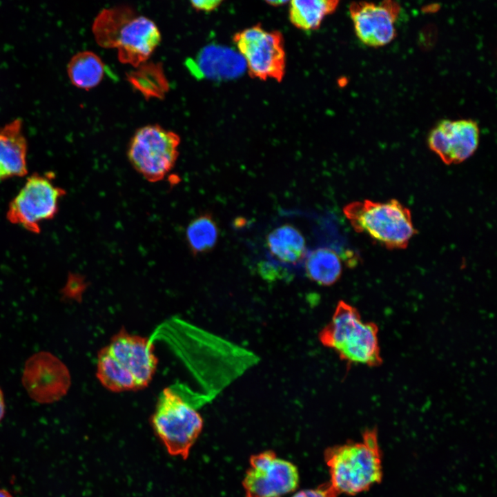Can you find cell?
Here are the masks:
<instances>
[{"mask_svg": "<svg viewBox=\"0 0 497 497\" xmlns=\"http://www.w3.org/2000/svg\"><path fill=\"white\" fill-rule=\"evenodd\" d=\"M219 237L217 224L210 213H204L190 222L186 231L188 248L193 255L208 253Z\"/></svg>", "mask_w": 497, "mask_h": 497, "instance_id": "20", "label": "cell"}, {"mask_svg": "<svg viewBox=\"0 0 497 497\" xmlns=\"http://www.w3.org/2000/svg\"><path fill=\"white\" fill-rule=\"evenodd\" d=\"M480 129L471 119H442L430 130L427 144L447 165L460 164L469 159L478 148Z\"/></svg>", "mask_w": 497, "mask_h": 497, "instance_id": "11", "label": "cell"}, {"mask_svg": "<svg viewBox=\"0 0 497 497\" xmlns=\"http://www.w3.org/2000/svg\"><path fill=\"white\" fill-rule=\"evenodd\" d=\"M22 124L17 118L0 128V179L27 173L28 145Z\"/></svg>", "mask_w": 497, "mask_h": 497, "instance_id": "15", "label": "cell"}, {"mask_svg": "<svg viewBox=\"0 0 497 497\" xmlns=\"http://www.w3.org/2000/svg\"><path fill=\"white\" fill-rule=\"evenodd\" d=\"M324 458L329 483L338 494L355 495L381 479L380 454L374 433H365L361 442L329 447Z\"/></svg>", "mask_w": 497, "mask_h": 497, "instance_id": "3", "label": "cell"}, {"mask_svg": "<svg viewBox=\"0 0 497 497\" xmlns=\"http://www.w3.org/2000/svg\"><path fill=\"white\" fill-rule=\"evenodd\" d=\"M161 41L155 23L144 16L125 18L110 47L117 48L121 62L137 66L152 55Z\"/></svg>", "mask_w": 497, "mask_h": 497, "instance_id": "13", "label": "cell"}, {"mask_svg": "<svg viewBox=\"0 0 497 497\" xmlns=\"http://www.w3.org/2000/svg\"><path fill=\"white\" fill-rule=\"evenodd\" d=\"M0 497H12V496L5 489H0Z\"/></svg>", "mask_w": 497, "mask_h": 497, "instance_id": "25", "label": "cell"}, {"mask_svg": "<svg viewBox=\"0 0 497 497\" xmlns=\"http://www.w3.org/2000/svg\"><path fill=\"white\" fill-rule=\"evenodd\" d=\"M266 3L273 6H282L289 2L286 1H267Z\"/></svg>", "mask_w": 497, "mask_h": 497, "instance_id": "24", "label": "cell"}, {"mask_svg": "<svg viewBox=\"0 0 497 497\" xmlns=\"http://www.w3.org/2000/svg\"><path fill=\"white\" fill-rule=\"evenodd\" d=\"M237 55L226 48L209 45L202 49L194 59L188 61L187 66L199 77L227 79L237 75Z\"/></svg>", "mask_w": 497, "mask_h": 497, "instance_id": "16", "label": "cell"}, {"mask_svg": "<svg viewBox=\"0 0 497 497\" xmlns=\"http://www.w3.org/2000/svg\"><path fill=\"white\" fill-rule=\"evenodd\" d=\"M400 9L396 1L389 0L351 3L349 14L358 39L372 48L391 43L396 36V23Z\"/></svg>", "mask_w": 497, "mask_h": 497, "instance_id": "10", "label": "cell"}, {"mask_svg": "<svg viewBox=\"0 0 497 497\" xmlns=\"http://www.w3.org/2000/svg\"><path fill=\"white\" fill-rule=\"evenodd\" d=\"M22 382L30 396L40 403L59 400L68 391L70 376L66 365L47 352L33 355L26 362Z\"/></svg>", "mask_w": 497, "mask_h": 497, "instance_id": "12", "label": "cell"}, {"mask_svg": "<svg viewBox=\"0 0 497 497\" xmlns=\"http://www.w3.org/2000/svg\"><path fill=\"white\" fill-rule=\"evenodd\" d=\"M306 275L322 286H331L341 277L342 264L337 251L329 246H320L309 251L304 262Z\"/></svg>", "mask_w": 497, "mask_h": 497, "instance_id": "17", "label": "cell"}, {"mask_svg": "<svg viewBox=\"0 0 497 497\" xmlns=\"http://www.w3.org/2000/svg\"><path fill=\"white\" fill-rule=\"evenodd\" d=\"M378 335L375 323L364 322L357 309L340 300L331 321L320 332L319 339L348 365L377 367L382 362Z\"/></svg>", "mask_w": 497, "mask_h": 497, "instance_id": "2", "label": "cell"}, {"mask_svg": "<svg viewBox=\"0 0 497 497\" xmlns=\"http://www.w3.org/2000/svg\"><path fill=\"white\" fill-rule=\"evenodd\" d=\"M157 363L154 345L148 338L121 329L99 351L96 376L110 391H137L148 387Z\"/></svg>", "mask_w": 497, "mask_h": 497, "instance_id": "1", "label": "cell"}, {"mask_svg": "<svg viewBox=\"0 0 497 497\" xmlns=\"http://www.w3.org/2000/svg\"><path fill=\"white\" fill-rule=\"evenodd\" d=\"M105 66L101 59L92 51H81L75 54L67 66L71 83L77 88L90 90L102 80Z\"/></svg>", "mask_w": 497, "mask_h": 497, "instance_id": "18", "label": "cell"}, {"mask_svg": "<svg viewBox=\"0 0 497 497\" xmlns=\"http://www.w3.org/2000/svg\"><path fill=\"white\" fill-rule=\"evenodd\" d=\"M297 467L272 450L253 454L242 481L246 497H282L296 490Z\"/></svg>", "mask_w": 497, "mask_h": 497, "instance_id": "9", "label": "cell"}, {"mask_svg": "<svg viewBox=\"0 0 497 497\" xmlns=\"http://www.w3.org/2000/svg\"><path fill=\"white\" fill-rule=\"evenodd\" d=\"M191 3L196 10L210 12L220 6L222 1H191Z\"/></svg>", "mask_w": 497, "mask_h": 497, "instance_id": "22", "label": "cell"}, {"mask_svg": "<svg viewBox=\"0 0 497 497\" xmlns=\"http://www.w3.org/2000/svg\"><path fill=\"white\" fill-rule=\"evenodd\" d=\"M179 136L157 124L138 128L127 151L133 168L146 180L157 182L173 168L179 156Z\"/></svg>", "mask_w": 497, "mask_h": 497, "instance_id": "6", "label": "cell"}, {"mask_svg": "<svg viewBox=\"0 0 497 497\" xmlns=\"http://www.w3.org/2000/svg\"><path fill=\"white\" fill-rule=\"evenodd\" d=\"M233 41L252 77L262 80L282 79L286 59L280 32L256 25L236 33Z\"/></svg>", "mask_w": 497, "mask_h": 497, "instance_id": "8", "label": "cell"}, {"mask_svg": "<svg viewBox=\"0 0 497 497\" xmlns=\"http://www.w3.org/2000/svg\"><path fill=\"white\" fill-rule=\"evenodd\" d=\"M338 494L330 483H327L315 488L298 491L292 497H337Z\"/></svg>", "mask_w": 497, "mask_h": 497, "instance_id": "21", "label": "cell"}, {"mask_svg": "<svg viewBox=\"0 0 497 497\" xmlns=\"http://www.w3.org/2000/svg\"><path fill=\"white\" fill-rule=\"evenodd\" d=\"M353 228L388 249L405 248L418 233L410 210L395 199L355 201L343 208Z\"/></svg>", "mask_w": 497, "mask_h": 497, "instance_id": "4", "label": "cell"}, {"mask_svg": "<svg viewBox=\"0 0 497 497\" xmlns=\"http://www.w3.org/2000/svg\"><path fill=\"white\" fill-rule=\"evenodd\" d=\"M5 413V401L3 391L0 388V422L4 416Z\"/></svg>", "mask_w": 497, "mask_h": 497, "instance_id": "23", "label": "cell"}, {"mask_svg": "<svg viewBox=\"0 0 497 497\" xmlns=\"http://www.w3.org/2000/svg\"><path fill=\"white\" fill-rule=\"evenodd\" d=\"M338 3L331 0H293L289 2L290 21L304 30L317 29L324 18L335 10Z\"/></svg>", "mask_w": 497, "mask_h": 497, "instance_id": "19", "label": "cell"}, {"mask_svg": "<svg viewBox=\"0 0 497 497\" xmlns=\"http://www.w3.org/2000/svg\"><path fill=\"white\" fill-rule=\"evenodd\" d=\"M64 194V191L53 182L50 174L32 175L11 201L7 218L30 232L39 233L41 224L57 213Z\"/></svg>", "mask_w": 497, "mask_h": 497, "instance_id": "7", "label": "cell"}, {"mask_svg": "<svg viewBox=\"0 0 497 497\" xmlns=\"http://www.w3.org/2000/svg\"><path fill=\"white\" fill-rule=\"evenodd\" d=\"M150 421L168 452L184 459L203 427L200 414L170 387L160 392Z\"/></svg>", "mask_w": 497, "mask_h": 497, "instance_id": "5", "label": "cell"}, {"mask_svg": "<svg viewBox=\"0 0 497 497\" xmlns=\"http://www.w3.org/2000/svg\"><path fill=\"white\" fill-rule=\"evenodd\" d=\"M265 248L269 262L284 269L300 268L309 252L303 232L289 222L279 224L267 233Z\"/></svg>", "mask_w": 497, "mask_h": 497, "instance_id": "14", "label": "cell"}]
</instances>
